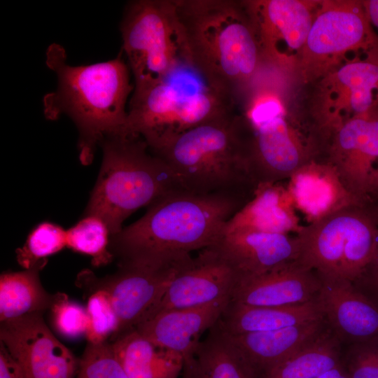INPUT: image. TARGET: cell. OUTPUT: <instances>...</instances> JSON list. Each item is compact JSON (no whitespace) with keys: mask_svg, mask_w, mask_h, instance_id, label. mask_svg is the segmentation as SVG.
Returning a JSON list of instances; mask_svg holds the SVG:
<instances>
[{"mask_svg":"<svg viewBox=\"0 0 378 378\" xmlns=\"http://www.w3.org/2000/svg\"><path fill=\"white\" fill-rule=\"evenodd\" d=\"M187 67L234 103L255 83L265 64L246 1L175 0Z\"/></svg>","mask_w":378,"mask_h":378,"instance_id":"obj_1","label":"cell"},{"mask_svg":"<svg viewBox=\"0 0 378 378\" xmlns=\"http://www.w3.org/2000/svg\"><path fill=\"white\" fill-rule=\"evenodd\" d=\"M248 200L187 190L172 192L110 239L120 262L173 260L216 244L228 221Z\"/></svg>","mask_w":378,"mask_h":378,"instance_id":"obj_2","label":"cell"},{"mask_svg":"<svg viewBox=\"0 0 378 378\" xmlns=\"http://www.w3.org/2000/svg\"><path fill=\"white\" fill-rule=\"evenodd\" d=\"M66 59L62 46H49L46 64L56 74L57 87L44 96L43 112L48 120L64 114L74 122L80 160L89 164L98 144L125 134L126 102L134 87L122 52L113 59L89 65L72 66Z\"/></svg>","mask_w":378,"mask_h":378,"instance_id":"obj_3","label":"cell"},{"mask_svg":"<svg viewBox=\"0 0 378 378\" xmlns=\"http://www.w3.org/2000/svg\"><path fill=\"white\" fill-rule=\"evenodd\" d=\"M248 132L234 111L193 127L151 151L187 190L250 201L258 187L250 168Z\"/></svg>","mask_w":378,"mask_h":378,"instance_id":"obj_4","label":"cell"},{"mask_svg":"<svg viewBox=\"0 0 378 378\" xmlns=\"http://www.w3.org/2000/svg\"><path fill=\"white\" fill-rule=\"evenodd\" d=\"M103 158L85 216L100 218L111 238L137 209L174 191L186 190L169 166L141 137L117 135L99 144Z\"/></svg>","mask_w":378,"mask_h":378,"instance_id":"obj_5","label":"cell"},{"mask_svg":"<svg viewBox=\"0 0 378 378\" xmlns=\"http://www.w3.org/2000/svg\"><path fill=\"white\" fill-rule=\"evenodd\" d=\"M297 260L328 276L358 281L372 262L378 241V206L372 200L344 206L303 225Z\"/></svg>","mask_w":378,"mask_h":378,"instance_id":"obj_6","label":"cell"},{"mask_svg":"<svg viewBox=\"0 0 378 378\" xmlns=\"http://www.w3.org/2000/svg\"><path fill=\"white\" fill-rule=\"evenodd\" d=\"M122 50L134 76V94L170 78L186 66L182 28L175 0H136L120 23Z\"/></svg>","mask_w":378,"mask_h":378,"instance_id":"obj_7","label":"cell"},{"mask_svg":"<svg viewBox=\"0 0 378 378\" xmlns=\"http://www.w3.org/2000/svg\"><path fill=\"white\" fill-rule=\"evenodd\" d=\"M171 78L141 92L132 93L130 101L124 134L142 138L150 151L193 127L234 111L232 100L204 85L186 90Z\"/></svg>","mask_w":378,"mask_h":378,"instance_id":"obj_8","label":"cell"},{"mask_svg":"<svg viewBox=\"0 0 378 378\" xmlns=\"http://www.w3.org/2000/svg\"><path fill=\"white\" fill-rule=\"evenodd\" d=\"M242 115L248 130L251 171L258 186L288 180L299 168L314 160L311 146L304 142L285 118L274 90L266 84L248 93Z\"/></svg>","mask_w":378,"mask_h":378,"instance_id":"obj_9","label":"cell"},{"mask_svg":"<svg viewBox=\"0 0 378 378\" xmlns=\"http://www.w3.org/2000/svg\"><path fill=\"white\" fill-rule=\"evenodd\" d=\"M358 50L367 55L378 52V36L363 1H323L301 50L302 76L304 81L323 78L346 52Z\"/></svg>","mask_w":378,"mask_h":378,"instance_id":"obj_10","label":"cell"},{"mask_svg":"<svg viewBox=\"0 0 378 378\" xmlns=\"http://www.w3.org/2000/svg\"><path fill=\"white\" fill-rule=\"evenodd\" d=\"M192 258L188 255L158 262H120L115 274L98 281L88 270L82 274L90 285L108 294L118 321L116 338L135 329L147 318L169 284Z\"/></svg>","mask_w":378,"mask_h":378,"instance_id":"obj_11","label":"cell"},{"mask_svg":"<svg viewBox=\"0 0 378 378\" xmlns=\"http://www.w3.org/2000/svg\"><path fill=\"white\" fill-rule=\"evenodd\" d=\"M324 162L337 171L346 190L364 202L378 174V107L342 122L332 134Z\"/></svg>","mask_w":378,"mask_h":378,"instance_id":"obj_12","label":"cell"},{"mask_svg":"<svg viewBox=\"0 0 378 378\" xmlns=\"http://www.w3.org/2000/svg\"><path fill=\"white\" fill-rule=\"evenodd\" d=\"M317 118L320 137L328 139L346 120L378 107V52L355 59L322 78Z\"/></svg>","mask_w":378,"mask_h":378,"instance_id":"obj_13","label":"cell"},{"mask_svg":"<svg viewBox=\"0 0 378 378\" xmlns=\"http://www.w3.org/2000/svg\"><path fill=\"white\" fill-rule=\"evenodd\" d=\"M1 323V342L24 378L76 377L79 360L52 334L42 314Z\"/></svg>","mask_w":378,"mask_h":378,"instance_id":"obj_14","label":"cell"},{"mask_svg":"<svg viewBox=\"0 0 378 378\" xmlns=\"http://www.w3.org/2000/svg\"><path fill=\"white\" fill-rule=\"evenodd\" d=\"M241 277L237 267L216 244L203 248L172 280L144 321L161 312L231 298Z\"/></svg>","mask_w":378,"mask_h":378,"instance_id":"obj_15","label":"cell"},{"mask_svg":"<svg viewBox=\"0 0 378 378\" xmlns=\"http://www.w3.org/2000/svg\"><path fill=\"white\" fill-rule=\"evenodd\" d=\"M321 287L318 272L296 260L260 274L242 276L231 300L255 307L295 305L315 300Z\"/></svg>","mask_w":378,"mask_h":378,"instance_id":"obj_16","label":"cell"},{"mask_svg":"<svg viewBox=\"0 0 378 378\" xmlns=\"http://www.w3.org/2000/svg\"><path fill=\"white\" fill-rule=\"evenodd\" d=\"M318 274L321 287L316 300L340 340L357 343L377 335L378 308L356 289L353 282Z\"/></svg>","mask_w":378,"mask_h":378,"instance_id":"obj_17","label":"cell"},{"mask_svg":"<svg viewBox=\"0 0 378 378\" xmlns=\"http://www.w3.org/2000/svg\"><path fill=\"white\" fill-rule=\"evenodd\" d=\"M258 38L263 60L270 58L279 44L288 50H302L314 18L318 1L260 0L246 1Z\"/></svg>","mask_w":378,"mask_h":378,"instance_id":"obj_18","label":"cell"},{"mask_svg":"<svg viewBox=\"0 0 378 378\" xmlns=\"http://www.w3.org/2000/svg\"><path fill=\"white\" fill-rule=\"evenodd\" d=\"M230 300L161 312L135 329L158 346L179 354L186 365L192 360L200 335L220 319Z\"/></svg>","mask_w":378,"mask_h":378,"instance_id":"obj_19","label":"cell"},{"mask_svg":"<svg viewBox=\"0 0 378 378\" xmlns=\"http://www.w3.org/2000/svg\"><path fill=\"white\" fill-rule=\"evenodd\" d=\"M242 276L257 275L298 260L297 234L267 232L249 228L225 229L215 244Z\"/></svg>","mask_w":378,"mask_h":378,"instance_id":"obj_20","label":"cell"},{"mask_svg":"<svg viewBox=\"0 0 378 378\" xmlns=\"http://www.w3.org/2000/svg\"><path fill=\"white\" fill-rule=\"evenodd\" d=\"M286 186L307 224L347 205L363 203L346 190L335 169L326 162H307L290 176Z\"/></svg>","mask_w":378,"mask_h":378,"instance_id":"obj_21","label":"cell"},{"mask_svg":"<svg viewBox=\"0 0 378 378\" xmlns=\"http://www.w3.org/2000/svg\"><path fill=\"white\" fill-rule=\"evenodd\" d=\"M302 227L286 184L279 182L259 185L253 197L228 221L225 229L249 228L297 234Z\"/></svg>","mask_w":378,"mask_h":378,"instance_id":"obj_22","label":"cell"},{"mask_svg":"<svg viewBox=\"0 0 378 378\" xmlns=\"http://www.w3.org/2000/svg\"><path fill=\"white\" fill-rule=\"evenodd\" d=\"M326 324L325 318H321L277 330L231 336L259 378L318 335Z\"/></svg>","mask_w":378,"mask_h":378,"instance_id":"obj_23","label":"cell"},{"mask_svg":"<svg viewBox=\"0 0 378 378\" xmlns=\"http://www.w3.org/2000/svg\"><path fill=\"white\" fill-rule=\"evenodd\" d=\"M182 378H258L249 362L223 328L220 319L197 345Z\"/></svg>","mask_w":378,"mask_h":378,"instance_id":"obj_24","label":"cell"},{"mask_svg":"<svg viewBox=\"0 0 378 378\" xmlns=\"http://www.w3.org/2000/svg\"><path fill=\"white\" fill-rule=\"evenodd\" d=\"M324 318L316 298L283 307H255L232 301L220 321L231 335L269 331Z\"/></svg>","mask_w":378,"mask_h":378,"instance_id":"obj_25","label":"cell"},{"mask_svg":"<svg viewBox=\"0 0 378 378\" xmlns=\"http://www.w3.org/2000/svg\"><path fill=\"white\" fill-rule=\"evenodd\" d=\"M111 346L128 378H178L183 371L179 354L158 346L136 329L115 338Z\"/></svg>","mask_w":378,"mask_h":378,"instance_id":"obj_26","label":"cell"},{"mask_svg":"<svg viewBox=\"0 0 378 378\" xmlns=\"http://www.w3.org/2000/svg\"><path fill=\"white\" fill-rule=\"evenodd\" d=\"M46 262H41L23 271L1 274V323L42 314L50 308L53 295L43 288L39 279V271Z\"/></svg>","mask_w":378,"mask_h":378,"instance_id":"obj_27","label":"cell"},{"mask_svg":"<svg viewBox=\"0 0 378 378\" xmlns=\"http://www.w3.org/2000/svg\"><path fill=\"white\" fill-rule=\"evenodd\" d=\"M341 341L326 327L314 338L259 378H317L342 363Z\"/></svg>","mask_w":378,"mask_h":378,"instance_id":"obj_28","label":"cell"},{"mask_svg":"<svg viewBox=\"0 0 378 378\" xmlns=\"http://www.w3.org/2000/svg\"><path fill=\"white\" fill-rule=\"evenodd\" d=\"M111 235L106 225L99 218L85 216L66 231V246L92 258L94 266L110 262L113 257L108 246Z\"/></svg>","mask_w":378,"mask_h":378,"instance_id":"obj_29","label":"cell"},{"mask_svg":"<svg viewBox=\"0 0 378 378\" xmlns=\"http://www.w3.org/2000/svg\"><path fill=\"white\" fill-rule=\"evenodd\" d=\"M65 246L66 231L56 224L43 222L31 230L24 246L16 251L17 260L25 270L30 269Z\"/></svg>","mask_w":378,"mask_h":378,"instance_id":"obj_30","label":"cell"},{"mask_svg":"<svg viewBox=\"0 0 378 378\" xmlns=\"http://www.w3.org/2000/svg\"><path fill=\"white\" fill-rule=\"evenodd\" d=\"M93 293L89 296L86 305L88 328L85 337L90 344L106 342L110 336L115 337L118 321L107 292L91 285Z\"/></svg>","mask_w":378,"mask_h":378,"instance_id":"obj_31","label":"cell"},{"mask_svg":"<svg viewBox=\"0 0 378 378\" xmlns=\"http://www.w3.org/2000/svg\"><path fill=\"white\" fill-rule=\"evenodd\" d=\"M75 378H128L116 358L111 344L88 343Z\"/></svg>","mask_w":378,"mask_h":378,"instance_id":"obj_32","label":"cell"},{"mask_svg":"<svg viewBox=\"0 0 378 378\" xmlns=\"http://www.w3.org/2000/svg\"><path fill=\"white\" fill-rule=\"evenodd\" d=\"M51 321L56 331L69 339L85 336L88 328L86 309L61 293L52 296L50 307Z\"/></svg>","mask_w":378,"mask_h":378,"instance_id":"obj_33","label":"cell"},{"mask_svg":"<svg viewBox=\"0 0 378 378\" xmlns=\"http://www.w3.org/2000/svg\"><path fill=\"white\" fill-rule=\"evenodd\" d=\"M342 362L350 378H378V340L354 343Z\"/></svg>","mask_w":378,"mask_h":378,"instance_id":"obj_34","label":"cell"},{"mask_svg":"<svg viewBox=\"0 0 378 378\" xmlns=\"http://www.w3.org/2000/svg\"><path fill=\"white\" fill-rule=\"evenodd\" d=\"M0 378H24L22 371L0 342Z\"/></svg>","mask_w":378,"mask_h":378,"instance_id":"obj_35","label":"cell"},{"mask_svg":"<svg viewBox=\"0 0 378 378\" xmlns=\"http://www.w3.org/2000/svg\"><path fill=\"white\" fill-rule=\"evenodd\" d=\"M363 4L371 25L378 29V0L363 1Z\"/></svg>","mask_w":378,"mask_h":378,"instance_id":"obj_36","label":"cell"},{"mask_svg":"<svg viewBox=\"0 0 378 378\" xmlns=\"http://www.w3.org/2000/svg\"><path fill=\"white\" fill-rule=\"evenodd\" d=\"M364 278L372 280L378 286V241L373 260L359 280Z\"/></svg>","mask_w":378,"mask_h":378,"instance_id":"obj_37","label":"cell"},{"mask_svg":"<svg viewBox=\"0 0 378 378\" xmlns=\"http://www.w3.org/2000/svg\"><path fill=\"white\" fill-rule=\"evenodd\" d=\"M317 378H350L342 362L340 365L324 372Z\"/></svg>","mask_w":378,"mask_h":378,"instance_id":"obj_38","label":"cell"},{"mask_svg":"<svg viewBox=\"0 0 378 378\" xmlns=\"http://www.w3.org/2000/svg\"><path fill=\"white\" fill-rule=\"evenodd\" d=\"M371 197H378V174H377V181H376L375 189H374V193L372 194Z\"/></svg>","mask_w":378,"mask_h":378,"instance_id":"obj_39","label":"cell"}]
</instances>
